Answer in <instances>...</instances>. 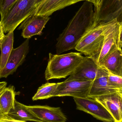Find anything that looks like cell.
I'll list each match as a JSON object with an SVG mask.
<instances>
[{
    "mask_svg": "<svg viewBox=\"0 0 122 122\" xmlns=\"http://www.w3.org/2000/svg\"><path fill=\"white\" fill-rule=\"evenodd\" d=\"M5 35L4 34V31L3 29L2 24L0 22V47L1 46V43L3 40L4 38L5 37Z\"/></svg>",
    "mask_w": 122,
    "mask_h": 122,
    "instance_id": "603a6c76",
    "label": "cell"
},
{
    "mask_svg": "<svg viewBox=\"0 0 122 122\" xmlns=\"http://www.w3.org/2000/svg\"><path fill=\"white\" fill-rule=\"evenodd\" d=\"M15 97V88L13 86L6 87L0 95V109L6 117L10 110L14 107Z\"/></svg>",
    "mask_w": 122,
    "mask_h": 122,
    "instance_id": "ac0fdd59",
    "label": "cell"
},
{
    "mask_svg": "<svg viewBox=\"0 0 122 122\" xmlns=\"http://www.w3.org/2000/svg\"><path fill=\"white\" fill-rule=\"evenodd\" d=\"M29 50V39H27L18 48L13 49L5 65L0 70V79L6 78L13 74L24 61Z\"/></svg>",
    "mask_w": 122,
    "mask_h": 122,
    "instance_id": "9c48e42d",
    "label": "cell"
},
{
    "mask_svg": "<svg viewBox=\"0 0 122 122\" xmlns=\"http://www.w3.org/2000/svg\"><path fill=\"white\" fill-rule=\"evenodd\" d=\"M49 59L45 72L47 80L66 78L79 65L84 56L81 53L71 52L54 55L49 53Z\"/></svg>",
    "mask_w": 122,
    "mask_h": 122,
    "instance_id": "7a4b0ae2",
    "label": "cell"
},
{
    "mask_svg": "<svg viewBox=\"0 0 122 122\" xmlns=\"http://www.w3.org/2000/svg\"><path fill=\"white\" fill-rule=\"evenodd\" d=\"M94 5L85 1L57 38L56 54L74 49L80 39L94 24Z\"/></svg>",
    "mask_w": 122,
    "mask_h": 122,
    "instance_id": "6da1fadb",
    "label": "cell"
},
{
    "mask_svg": "<svg viewBox=\"0 0 122 122\" xmlns=\"http://www.w3.org/2000/svg\"><path fill=\"white\" fill-rule=\"evenodd\" d=\"M17 0H0L1 18L4 16Z\"/></svg>",
    "mask_w": 122,
    "mask_h": 122,
    "instance_id": "7402d4cb",
    "label": "cell"
},
{
    "mask_svg": "<svg viewBox=\"0 0 122 122\" xmlns=\"http://www.w3.org/2000/svg\"><path fill=\"white\" fill-rule=\"evenodd\" d=\"M82 1L95 3V0H46L36 8L33 14L49 16L55 11Z\"/></svg>",
    "mask_w": 122,
    "mask_h": 122,
    "instance_id": "9a60e30c",
    "label": "cell"
},
{
    "mask_svg": "<svg viewBox=\"0 0 122 122\" xmlns=\"http://www.w3.org/2000/svg\"><path fill=\"white\" fill-rule=\"evenodd\" d=\"M107 80L109 85L111 87L122 92V76L113 74L109 72Z\"/></svg>",
    "mask_w": 122,
    "mask_h": 122,
    "instance_id": "44dd1931",
    "label": "cell"
},
{
    "mask_svg": "<svg viewBox=\"0 0 122 122\" xmlns=\"http://www.w3.org/2000/svg\"><path fill=\"white\" fill-rule=\"evenodd\" d=\"M102 0H95V3L94 4V11H96L99 9Z\"/></svg>",
    "mask_w": 122,
    "mask_h": 122,
    "instance_id": "cb8c5ba5",
    "label": "cell"
},
{
    "mask_svg": "<svg viewBox=\"0 0 122 122\" xmlns=\"http://www.w3.org/2000/svg\"><path fill=\"white\" fill-rule=\"evenodd\" d=\"M101 104L113 117L114 122H122V92H117L91 97Z\"/></svg>",
    "mask_w": 122,
    "mask_h": 122,
    "instance_id": "30bf717a",
    "label": "cell"
},
{
    "mask_svg": "<svg viewBox=\"0 0 122 122\" xmlns=\"http://www.w3.org/2000/svg\"><path fill=\"white\" fill-rule=\"evenodd\" d=\"M36 0H17L5 15L1 18L4 33L14 31L26 19L33 14Z\"/></svg>",
    "mask_w": 122,
    "mask_h": 122,
    "instance_id": "277c9868",
    "label": "cell"
},
{
    "mask_svg": "<svg viewBox=\"0 0 122 122\" xmlns=\"http://www.w3.org/2000/svg\"></svg>",
    "mask_w": 122,
    "mask_h": 122,
    "instance_id": "f546056e",
    "label": "cell"
},
{
    "mask_svg": "<svg viewBox=\"0 0 122 122\" xmlns=\"http://www.w3.org/2000/svg\"><path fill=\"white\" fill-rule=\"evenodd\" d=\"M7 82H0V95L3 92L5 88L6 87Z\"/></svg>",
    "mask_w": 122,
    "mask_h": 122,
    "instance_id": "d4e9b609",
    "label": "cell"
},
{
    "mask_svg": "<svg viewBox=\"0 0 122 122\" xmlns=\"http://www.w3.org/2000/svg\"><path fill=\"white\" fill-rule=\"evenodd\" d=\"M115 19L122 22V0H102L95 11V22L106 23Z\"/></svg>",
    "mask_w": 122,
    "mask_h": 122,
    "instance_id": "ba28073f",
    "label": "cell"
},
{
    "mask_svg": "<svg viewBox=\"0 0 122 122\" xmlns=\"http://www.w3.org/2000/svg\"><path fill=\"white\" fill-rule=\"evenodd\" d=\"M9 119L6 116H5L3 114V113L1 112L0 109V121H2L3 120L6 119Z\"/></svg>",
    "mask_w": 122,
    "mask_h": 122,
    "instance_id": "83f0119b",
    "label": "cell"
},
{
    "mask_svg": "<svg viewBox=\"0 0 122 122\" xmlns=\"http://www.w3.org/2000/svg\"><path fill=\"white\" fill-rule=\"evenodd\" d=\"M92 81L65 80L57 83L53 97L70 96L73 97H88Z\"/></svg>",
    "mask_w": 122,
    "mask_h": 122,
    "instance_id": "8992f818",
    "label": "cell"
},
{
    "mask_svg": "<svg viewBox=\"0 0 122 122\" xmlns=\"http://www.w3.org/2000/svg\"><path fill=\"white\" fill-rule=\"evenodd\" d=\"M122 22L117 19L112 20L105 32L104 43L97 61L99 66L115 50L122 49Z\"/></svg>",
    "mask_w": 122,
    "mask_h": 122,
    "instance_id": "5b68a950",
    "label": "cell"
},
{
    "mask_svg": "<svg viewBox=\"0 0 122 122\" xmlns=\"http://www.w3.org/2000/svg\"><path fill=\"white\" fill-rule=\"evenodd\" d=\"M9 119L14 120L27 122L32 121L40 122L28 109L26 105L15 100L14 107L11 109L7 115Z\"/></svg>",
    "mask_w": 122,
    "mask_h": 122,
    "instance_id": "e0dca14e",
    "label": "cell"
},
{
    "mask_svg": "<svg viewBox=\"0 0 122 122\" xmlns=\"http://www.w3.org/2000/svg\"><path fill=\"white\" fill-rule=\"evenodd\" d=\"M50 18L47 16L32 14L21 23L18 29L22 30L21 36L24 38L29 39L33 36L41 35Z\"/></svg>",
    "mask_w": 122,
    "mask_h": 122,
    "instance_id": "4fadbf2b",
    "label": "cell"
},
{
    "mask_svg": "<svg viewBox=\"0 0 122 122\" xmlns=\"http://www.w3.org/2000/svg\"><path fill=\"white\" fill-rule=\"evenodd\" d=\"M0 122H3V121L2 120V121H0Z\"/></svg>",
    "mask_w": 122,
    "mask_h": 122,
    "instance_id": "f1b7e54d",
    "label": "cell"
},
{
    "mask_svg": "<svg viewBox=\"0 0 122 122\" xmlns=\"http://www.w3.org/2000/svg\"><path fill=\"white\" fill-rule=\"evenodd\" d=\"M3 121L4 122H27L23 121H18V120H14L10 119H6L3 120Z\"/></svg>",
    "mask_w": 122,
    "mask_h": 122,
    "instance_id": "484cf974",
    "label": "cell"
},
{
    "mask_svg": "<svg viewBox=\"0 0 122 122\" xmlns=\"http://www.w3.org/2000/svg\"><path fill=\"white\" fill-rule=\"evenodd\" d=\"M99 66L92 58L84 56L79 65L66 80L93 81L96 77Z\"/></svg>",
    "mask_w": 122,
    "mask_h": 122,
    "instance_id": "7c38bea8",
    "label": "cell"
},
{
    "mask_svg": "<svg viewBox=\"0 0 122 122\" xmlns=\"http://www.w3.org/2000/svg\"><path fill=\"white\" fill-rule=\"evenodd\" d=\"M99 66L111 74L122 76V49H117L112 52Z\"/></svg>",
    "mask_w": 122,
    "mask_h": 122,
    "instance_id": "2e32d148",
    "label": "cell"
},
{
    "mask_svg": "<svg viewBox=\"0 0 122 122\" xmlns=\"http://www.w3.org/2000/svg\"><path fill=\"white\" fill-rule=\"evenodd\" d=\"M77 109L92 115L104 122H114L113 117L105 107L94 99L90 97H73Z\"/></svg>",
    "mask_w": 122,
    "mask_h": 122,
    "instance_id": "52a82bcc",
    "label": "cell"
},
{
    "mask_svg": "<svg viewBox=\"0 0 122 122\" xmlns=\"http://www.w3.org/2000/svg\"><path fill=\"white\" fill-rule=\"evenodd\" d=\"M108 71L99 66L94 80L92 82L88 97L107 94L117 92H122L111 87L108 82Z\"/></svg>",
    "mask_w": 122,
    "mask_h": 122,
    "instance_id": "5bb4252c",
    "label": "cell"
},
{
    "mask_svg": "<svg viewBox=\"0 0 122 122\" xmlns=\"http://www.w3.org/2000/svg\"><path fill=\"white\" fill-rule=\"evenodd\" d=\"M44 0H36V1H35V9Z\"/></svg>",
    "mask_w": 122,
    "mask_h": 122,
    "instance_id": "4316f807",
    "label": "cell"
},
{
    "mask_svg": "<svg viewBox=\"0 0 122 122\" xmlns=\"http://www.w3.org/2000/svg\"><path fill=\"white\" fill-rule=\"evenodd\" d=\"M26 107L40 122H66L67 120L59 107L46 105H26Z\"/></svg>",
    "mask_w": 122,
    "mask_h": 122,
    "instance_id": "8fae6325",
    "label": "cell"
},
{
    "mask_svg": "<svg viewBox=\"0 0 122 122\" xmlns=\"http://www.w3.org/2000/svg\"><path fill=\"white\" fill-rule=\"evenodd\" d=\"M112 21L106 23L95 21L92 28L80 39L74 49L92 58L97 63L104 43L105 32Z\"/></svg>",
    "mask_w": 122,
    "mask_h": 122,
    "instance_id": "3957f363",
    "label": "cell"
},
{
    "mask_svg": "<svg viewBox=\"0 0 122 122\" xmlns=\"http://www.w3.org/2000/svg\"><path fill=\"white\" fill-rule=\"evenodd\" d=\"M14 40L13 31H9L6 35H5L0 47V70L3 69L5 65L11 52L13 49Z\"/></svg>",
    "mask_w": 122,
    "mask_h": 122,
    "instance_id": "d6986e66",
    "label": "cell"
},
{
    "mask_svg": "<svg viewBox=\"0 0 122 122\" xmlns=\"http://www.w3.org/2000/svg\"><path fill=\"white\" fill-rule=\"evenodd\" d=\"M57 83L47 82L39 87L34 96L33 101L46 99L53 97V94L56 88Z\"/></svg>",
    "mask_w": 122,
    "mask_h": 122,
    "instance_id": "ffe728a7",
    "label": "cell"
}]
</instances>
